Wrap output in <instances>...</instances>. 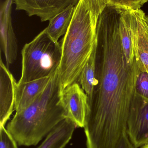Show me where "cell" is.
I'll return each mask as SVG.
<instances>
[{
  "label": "cell",
  "instance_id": "2e32d148",
  "mask_svg": "<svg viewBox=\"0 0 148 148\" xmlns=\"http://www.w3.org/2000/svg\"><path fill=\"white\" fill-rule=\"evenodd\" d=\"M136 92L148 100V73L144 68L140 69L136 79Z\"/></svg>",
  "mask_w": 148,
  "mask_h": 148
},
{
  "label": "cell",
  "instance_id": "9a60e30c",
  "mask_svg": "<svg viewBox=\"0 0 148 148\" xmlns=\"http://www.w3.org/2000/svg\"><path fill=\"white\" fill-rule=\"evenodd\" d=\"M106 5L121 7L129 9L136 10L141 8L148 0H102Z\"/></svg>",
  "mask_w": 148,
  "mask_h": 148
},
{
  "label": "cell",
  "instance_id": "44dd1931",
  "mask_svg": "<svg viewBox=\"0 0 148 148\" xmlns=\"http://www.w3.org/2000/svg\"><path fill=\"white\" fill-rule=\"evenodd\" d=\"M141 148H148V142L146 143L145 145H143Z\"/></svg>",
  "mask_w": 148,
  "mask_h": 148
},
{
  "label": "cell",
  "instance_id": "3957f363",
  "mask_svg": "<svg viewBox=\"0 0 148 148\" xmlns=\"http://www.w3.org/2000/svg\"><path fill=\"white\" fill-rule=\"evenodd\" d=\"M96 27L87 0H80L60 42L62 56L58 71L62 90L77 82L97 42Z\"/></svg>",
  "mask_w": 148,
  "mask_h": 148
},
{
  "label": "cell",
  "instance_id": "5b68a950",
  "mask_svg": "<svg viewBox=\"0 0 148 148\" xmlns=\"http://www.w3.org/2000/svg\"><path fill=\"white\" fill-rule=\"evenodd\" d=\"M127 133L134 148L148 142V100L135 93L130 104Z\"/></svg>",
  "mask_w": 148,
  "mask_h": 148
},
{
  "label": "cell",
  "instance_id": "ffe728a7",
  "mask_svg": "<svg viewBox=\"0 0 148 148\" xmlns=\"http://www.w3.org/2000/svg\"><path fill=\"white\" fill-rule=\"evenodd\" d=\"M144 20H145V22L148 27V16L145 15V17H144Z\"/></svg>",
  "mask_w": 148,
  "mask_h": 148
},
{
  "label": "cell",
  "instance_id": "ba28073f",
  "mask_svg": "<svg viewBox=\"0 0 148 148\" xmlns=\"http://www.w3.org/2000/svg\"><path fill=\"white\" fill-rule=\"evenodd\" d=\"M13 0H5L1 6V50L5 56L7 67L16 60L18 51L17 40L12 26L11 8Z\"/></svg>",
  "mask_w": 148,
  "mask_h": 148
},
{
  "label": "cell",
  "instance_id": "8992f818",
  "mask_svg": "<svg viewBox=\"0 0 148 148\" xmlns=\"http://www.w3.org/2000/svg\"><path fill=\"white\" fill-rule=\"evenodd\" d=\"M62 101L67 118L76 127L83 128L88 109V97L77 82L65 88L62 92Z\"/></svg>",
  "mask_w": 148,
  "mask_h": 148
},
{
  "label": "cell",
  "instance_id": "7a4b0ae2",
  "mask_svg": "<svg viewBox=\"0 0 148 148\" xmlns=\"http://www.w3.org/2000/svg\"><path fill=\"white\" fill-rule=\"evenodd\" d=\"M61 84L57 70L43 91L29 106L16 113L7 129L19 146L37 145L66 119Z\"/></svg>",
  "mask_w": 148,
  "mask_h": 148
},
{
  "label": "cell",
  "instance_id": "9c48e42d",
  "mask_svg": "<svg viewBox=\"0 0 148 148\" xmlns=\"http://www.w3.org/2000/svg\"><path fill=\"white\" fill-rule=\"evenodd\" d=\"M0 59V126H5L15 110L16 82Z\"/></svg>",
  "mask_w": 148,
  "mask_h": 148
},
{
  "label": "cell",
  "instance_id": "d6986e66",
  "mask_svg": "<svg viewBox=\"0 0 148 148\" xmlns=\"http://www.w3.org/2000/svg\"><path fill=\"white\" fill-rule=\"evenodd\" d=\"M118 148H134L130 142L127 134L124 136Z\"/></svg>",
  "mask_w": 148,
  "mask_h": 148
},
{
  "label": "cell",
  "instance_id": "7c38bea8",
  "mask_svg": "<svg viewBox=\"0 0 148 148\" xmlns=\"http://www.w3.org/2000/svg\"><path fill=\"white\" fill-rule=\"evenodd\" d=\"M137 28L136 37V57L140 60L148 73V27L144 20L145 13L141 9L136 10Z\"/></svg>",
  "mask_w": 148,
  "mask_h": 148
},
{
  "label": "cell",
  "instance_id": "4fadbf2b",
  "mask_svg": "<svg viewBox=\"0 0 148 148\" xmlns=\"http://www.w3.org/2000/svg\"><path fill=\"white\" fill-rule=\"evenodd\" d=\"M75 8V6H71L50 20L48 25L45 29L54 41L58 42L60 37L67 33L73 18Z\"/></svg>",
  "mask_w": 148,
  "mask_h": 148
},
{
  "label": "cell",
  "instance_id": "8fae6325",
  "mask_svg": "<svg viewBox=\"0 0 148 148\" xmlns=\"http://www.w3.org/2000/svg\"><path fill=\"white\" fill-rule=\"evenodd\" d=\"M76 127L70 119H64L46 136L37 148H64L72 139Z\"/></svg>",
  "mask_w": 148,
  "mask_h": 148
},
{
  "label": "cell",
  "instance_id": "30bf717a",
  "mask_svg": "<svg viewBox=\"0 0 148 148\" xmlns=\"http://www.w3.org/2000/svg\"><path fill=\"white\" fill-rule=\"evenodd\" d=\"M52 75L22 83H17L15 101L16 113L21 112L34 102L45 89Z\"/></svg>",
  "mask_w": 148,
  "mask_h": 148
},
{
  "label": "cell",
  "instance_id": "277c9868",
  "mask_svg": "<svg viewBox=\"0 0 148 148\" xmlns=\"http://www.w3.org/2000/svg\"><path fill=\"white\" fill-rule=\"evenodd\" d=\"M21 76L18 83L49 77L59 69L61 60V44L52 40L46 29L21 51Z\"/></svg>",
  "mask_w": 148,
  "mask_h": 148
},
{
  "label": "cell",
  "instance_id": "52a82bcc",
  "mask_svg": "<svg viewBox=\"0 0 148 148\" xmlns=\"http://www.w3.org/2000/svg\"><path fill=\"white\" fill-rule=\"evenodd\" d=\"M16 10H23L29 16H36L41 21H49L80 0H13Z\"/></svg>",
  "mask_w": 148,
  "mask_h": 148
},
{
  "label": "cell",
  "instance_id": "6da1fadb",
  "mask_svg": "<svg viewBox=\"0 0 148 148\" xmlns=\"http://www.w3.org/2000/svg\"><path fill=\"white\" fill-rule=\"evenodd\" d=\"M121 10L107 6L96 23V84L88 102L84 129L87 148H118L127 134L140 60L127 62L120 32Z\"/></svg>",
  "mask_w": 148,
  "mask_h": 148
},
{
  "label": "cell",
  "instance_id": "ac0fdd59",
  "mask_svg": "<svg viewBox=\"0 0 148 148\" xmlns=\"http://www.w3.org/2000/svg\"><path fill=\"white\" fill-rule=\"evenodd\" d=\"M92 13L93 21L97 23L98 16L107 5L102 0H87Z\"/></svg>",
  "mask_w": 148,
  "mask_h": 148
},
{
  "label": "cell",
  "instance_id": "e0dca14e",
  "mask_svg": "<svg viewBox=\"0 0 148 148\" xmlns=\"http://www.w3.org/2000/svg\"><path fill=\"white\" fill-rule=\"evenodd\" d=\"M4 127L0 126V148H18L17 143Z\"/></svg>",
  "mask_w": 148,
  "mask_h": 148
},
{
  "label": "cell",
  "instance_id": "5bb4252c",
  "mask_svg": "<svg viewBox=\"0 0 148 148\" xmlns=\"http://www.w3.org/2000/svg\"><path fill=\"white\" fill-rule=\"evenodd\" d=\"M97 41L87 62L82 70L77 82L83 90L88 97V102L92 98L96 84V58Z\"/></svg>",
  "mask_w": 148,
  "mask_h": 148
}]
</instances>
